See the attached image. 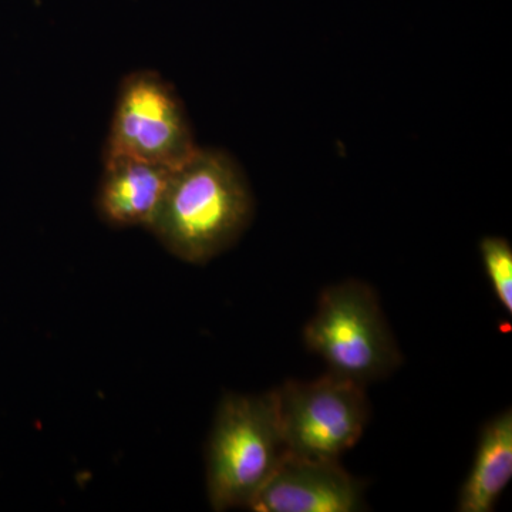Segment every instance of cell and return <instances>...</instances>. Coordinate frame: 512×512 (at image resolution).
Listing matches in <instances>:
<instances>
[{"label":"cell","instance_id":"6da1fadb","mask_svg":"<svg viewBox=\"0 0 512 512\" xmlns=\"http://www.w3.org/2000/svg\"><path fill=\"white\" fill-rule=\"evenodd\" d=\"M254 195L228 153L197 148L173 168L150 229L188 264H205L231 248L254 218Z\"/></svg>","mask_w":512,"mask_h":512},{"label":"cell","instance_id":"7a4b0ae2","mask_svg":"<svg viewBox=\"0 0 512 512\" xmlns=\"http://www.w3.org/2000/svg\"><path fill=\"white\" fill-rule=\"evenodd\" d=\"M286 451L275 392L227 394L207 447V490L215 511L247 508Z\"/></svg>","mask_w":512,"mask_h":512},{"label":"cell","instance_id":"3957f363","mask_svg":"<svg viewBox=\"0 0 512 512\" xmlns=\"http://www.w3.org/2000/svg\"><path fill=\"white\" fill-rule=\"evenodd\" d=\"M303 343L332 375L366 386L402 365L375 289L357 279L330 285L303 328Z\"/></svg>","mask_w":512,"mask_h":512},{"label":"cell","instance_id":"277c9868","mask_svg":"<svg viewBox=\"0 0 512 512\" xmlns=\"http://www.w3.org/2000/svg\"><path fill=\"white\" fill-rule=\"evenodd\" d=\"M274 392L288 456L339 461L369 423L366 386L329 372L315 380H288Z\"/></svg>","mask_w":512,"mask_h":512},{"label":"cell","instance_id":"5b68a950","mask_svg":"<svg viewBox=\"0 0 512 512\" xmlns=\"http://www.w3.org/2000/svg\"><path fill=\"white\" fill-rule=\"evenodd\" d=\"M180 97L160 74H128L120 86L106 157L175 168L197 151Z\"/></svg>","mask_w":512,"mask_h":512},{"label":"cell","instance_id":"8992f818","mask_svg":"<svg viewBox=\"0 0 512 512\" xmlns=\"http://www.w3.org/2000/svg\"><path fill=\"white\" fill-rule=\"evenodd\" d=\"M363 484L339 461L282 458L248 510L255 512L362 511Z\"/></svg>","mask_w":512,"mask_h":512},{"label":"cell","instance_id":"52a82bcc","mask_svg":"<svg viewBox=\"0 0 512 512\" xmlns=\"http://www.w3.org/2000/svg\"><path fill=\"white\" fill-rule=\"evenodd\" d=\"M173 168L130 157L104 158L97 210L113 227H150Z\"/></svg>","mask_w":512,"mask_h":512},{"label":"cell","instance_id":"ba28073f","mask_svg":"<svg viewBox=\"0 0 512 512\" xmlns=\"http://www.w3.org/2000/svg\"><path fill=\"white\" fill-rule=\"evenodd\" d=\"M511 478L512 412L508 407L481 429L473 466L458 494L457 511H494Z\"/></svg>","mask_w":512,"mask_h":512},{"label":"cell","instance_id":"9c48e42d","mask_svg":"<svg viewBox=\"0 0 512 512\" xmlns=\"http://www.w3.org/2000/svg\"><path fill=\"white\" fill-rule=\"evenodd\" d=\"M480 254L497 302L512 315V247L503 237H484Z\"/></svg>","mask_w":512,"mask_h":512}]
</instances>
